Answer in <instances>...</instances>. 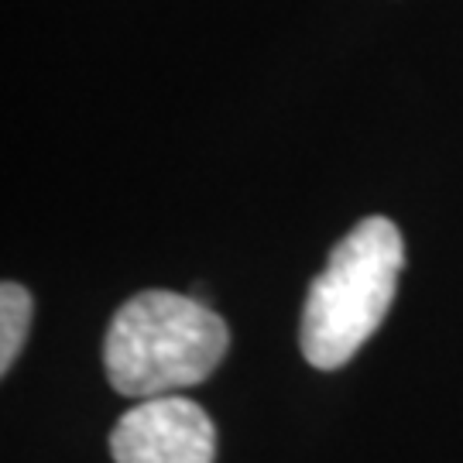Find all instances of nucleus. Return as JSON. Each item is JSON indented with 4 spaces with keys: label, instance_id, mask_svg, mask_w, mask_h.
Instances as JSON below:
<instances>
[{
    "label": "nucleus",
    "instance_id": "f257e3e1",
    "mask_svg": "<svg viewBox=\"0 0 463 463\" xmlns=\"http://www.w3.org/2000/svg\"><path fill=\"white\" fill-rule=\"evenodd\" d=\"M227 347L231 330L206 302L148 288L117 309L103 340V367L120 395L158 398L203 384Z\"/></svg>",
    "mask_w": 463,
    "mask_h": 463
},
{
    "label": "nucleus",
    "instance_id": "f03ea898",
    "mask_svg": "<svg viewBox=\"0 0 463 463\" xmlns=\"http://www.w3.org/2000/svg\"><path fill=\"white\" fill-rule=\"evenodd\" d=\"M405 265L402 233L388 216H367L333 248L309 285L298 347L319 371L344 367L378 330Z\"/></svg>",
    "mask_w": 463,
    "mask_h": 463
},
{
    "label": "nucleus",
    "instance_id": "7ed1b4c3",
    "mask_svg": "<svg viewBox=\"0 0 463 463\" xmlns=\"http://www.w3.org/2000/svg\"><path fill=\"white\" fill-rule=\"evenodd\" d=\"M110 453L117 463H213V419L189 398H145L117 419Z\"/></svg>",
    "mask_w": 463,
    "mask_h": 463
},
{
    "label": "nucleus",
    "instance_id": "20e7f679",
    "mask_svg": "<svg viewBox=\"0 0 463 463\" xmlns=\"http://www.w3.org/2000/svg\"><path fill=\"white\" fill-rule=\"evenodd\" d=\"M34 302L24 285L4 281L0 285V374H7L14 367L17 354L28 340L32 330Z\"/></svg>",
    "mask_w": 463,
    "mask_h": 463
}]
</instances>
